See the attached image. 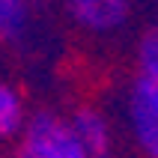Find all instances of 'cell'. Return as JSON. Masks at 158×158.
<instances>
[{
  "instance_id": "obj_5",
  "label": "cell",
  "mask_w": 158,
  "mask_h": 158,
  "mask_svg": "<svg viewBox=\"0 0 158 158\" xmlns=\"http://www.w3.org/2000/svg\"><path fill=\"white\" fill-rule=\"evenodd\" d=\"M39 6H42V0H0V42L6 45L24 42Z\"/></svg>"
},
{
  "instance_id": "obj_7",
  "label": "cell",
  "mask_w": 158,
  "mask_h": 158,
  "mask_svg": "<svg viewBox=\"0 0 158 158\" xmlns=\"http://www.w3.org/2000/svg\"><path fill=\"white\" fill-rule=\"evenodd\" d=\"M137 78L158 87V24L149 27L137 42Z\"/></svg>"
},
{
  "instance_id": "obj_6",
  "label": "cell",
  "mask_w": 158,
  "mask_h": 158,
  "mask_svg": "<svg viewBox=\"0 0 158 158\" xmlns=\"http://www.w3.org/2000/svg\"><path fill=\"white\" fill-rule=\"evenodd\" d=\"M27 123V102L21 89L0 81V143H12Z\"/></svg>"
},
{
  "instance_id": "obj_3",
  "label": "cell",
  "mask_w": 158,
  "mask_h": 158,
  "mask_svg": "<svg viewBox=\"0 0 158 158\" xmlns=\"http://www.w3.org/2000/svg\"><path fill=\"white\" fill-rule=\"evenodd\" d=\"M66 12L81 30L93 36H110L125 27L131 0H66Z\"/></svg>"
},
{
  "instance_id": "obj_4",
  "label": "cell",
  "mask_w": 158,
  "mask_h": 158,
  "mask_svg": "<svg viewBox=\"0 0 158 158\" xmlns=\"http://www.w3.org/2000/svg\"><path fill=\"white\" fill-rule=\"evenodd\" d=\"M69 125L78 143L84 146L87 158H110L114 155V128L107 116L93 105H81L78 110L69 114Z\"/></svg>"
},
{
  "instance_id": "obj_1",
  "label": "cell",
  "mask_w": 158,
  "mask_h": 158,
  "mask_svg": "<svg viewBox=\"0 0 158 158\" xmlns=\"http://www.w3.org/2000/svg\"><path fill=\"white\" fill-rule=\"evenodd\" d=\"M12 158H87L69 125V116L60 110H36L27 114V123L15 137Z\"/></svg>"
},
{
  "instance_id": "obj_2",
  "label": "cell",
  "mask_w": 158,
  "mask_h": 158,
  "mask_svg": "<svg viewBox=\"0 0 158 158\" xmlns=\"http://www.w3.org/2000/svg\"><path fill=\"white\" fill-rule=\"evenodd\" d=\"M125 123L146 158H158V87L134 78L125 93Z\"/></svg>"
}]
</instances>
